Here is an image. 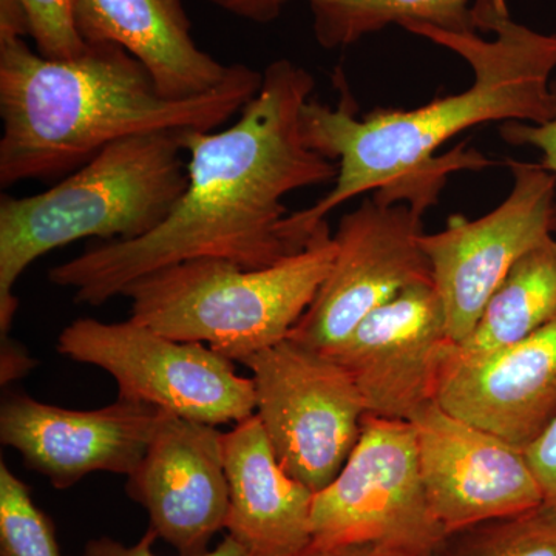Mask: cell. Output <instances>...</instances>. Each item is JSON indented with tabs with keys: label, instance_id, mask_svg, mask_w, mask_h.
Returning <instances> with one entry per match:
<instances>
[{
	"label": "cell",
	"instance_id": "21",
	"mask_svg": "<svg viewBox=\"0 0 556 556\" xmlns=\"http://www.w3.org/2000/svg\"><path fill=\"white\" fill-rule=\"evenodd\" d=\"M0 556H64L53 522L30 489L0 460Z\"/></svg>",
	"mask_w": 556,
	"mask_h": 556
},
{
	"label": "cell",
	"instance_id": "28",
	"mask_svg": "<svg viewBox=\"0 0 556 556\" xmlns=\"http://www.w3.org/2000/svg\"><path fill=\"white\" fill-rule=\"evenodd\" d=\"M298 556H375L369 548L358 546L318 547L311 546Z\"/></svg>",
	"mask_w": 556,
	"mask_h": 556
},
{
	"label": "cell",
	"instance_id": "11",
	"mask_svg": "<svg viewBox=\"0 0 556 556\" xmlns=\"http://www.w3.org/2000/svg\"><path fill=\"white\" fill-rule=\"evenodd\" d=\"M415 428L428 503L447 535L544 503L526 450L431 402Z\"/></svg>",
	"mask_w": 556,
	"mask_h": 556
},
{
	"label": "cell",
	"instance_id": "6",
	"mask_svg": "<svg viewBox=\"0 0 556 556\" xmlns=\"http://www.w3.org/2000/svg\"><path fill=\"white\" fill-rule=\"evenodd\" d=\"M311 533L318 547L437 556L448 535L428 503L412 422L365 417L345 466L314 493Z\"/></svg>",
	"mask_w": 556,
	"mask_h": 556
},
{
	"label": "cell",
	"instance_id": "2",
	"mask_svg": "<svg viewBox=\"0 0 556 556\" xmlns=\"http://www.w3.org/2000/svg\"><path fill=\"white\" fill-rule=\"evenodd\" d=\"M479 31L450 33L409 24L405 30L444 47L470 65L467 90L412 110L375 109L358 118L348 97L338 108L316 100L302 110L306 146L338 163V178L324 199L291 212L287 232L300 248L313 239L336 208L364 193L426 212L437 203L447 177L457 170L492 166L463 146L438 156V150L471 127L518 121L544 124L552 116V79L556 73V35L511 20L507 0H477Z\"/></svg>",
	"mask_w": 556,
	"mask_h": 556
},
{
	"label": "cell",
	"instance_id": "23",
	"mask_svg": "<svg viewBox=\"0 0 556 556\" xmlns=\"http://www.w3.org/2000/svg\"><path fill=\"white\" fill-rule=\"evenodd\" d=\"M552 116L544 124L518 123L508 121L500 126V135L511 146H530L543 155L541 166L556 175V73L552 79Z\"/></svg>",
	"mask_w": 556,
	"mask_h": 556
},
{
	"label": "cell",
	"instance_id": "12",
	"mask_svg": "<svg viewBox=\"0 0 556 556\" xmlns=\"http://www.w3.org/2000/svg\"><path fill=\"white\" fill-rule=\"evenodd\" d=\"M452 343L441 299L428 280L365 317L328 356L353 376L368 415L409 422L437 402Z\"/></svg>",
	"mask_w": 556,
	"mask_h": 556
},
{
	"label": "cell",
	"instance_id": "20",
	"mask_svg": "<svg viewBox=\"0 0 556 556\" xmlns=\"http://www.w3.org/2000/svg\"><path fill=\"white\" fill-rule=\"evenodd\" d=\"M445 556H556V506L538 507L457 532Z\"/></svg>",
	"mask_w": 556,
	"mask_h": 556
},
{
	"label": "cell",
	"instance_id": "18",
	"mask_svg": "<svg viewBox=\"0 0 556 556\" xmlns=\"http://www.w3.org/2000/svg\"><path fill=\"white\" fill-rule=\"evenodd\" d=\"M556 318V239L548 237L508 270L477 327L448 356L471 358L514 345Z\"/></svg>",
	"mask_w": 556,
	"mask_h": 556
},
{
	"label": "cell",
	"instance_id": "19",
	"mask_svg": "<svg viewBox=\"0 0 556 556\" xmlns=\"http://www.w3.org/2000/svg\"><path fill=\"white\" fill-rule=\"evenodd\" d=\"M325 50L346 49L386 30L424 24L450 33H481L470 0H303Z\"/></svg>",
	"mask_w": 556,
	"mask_h": 556
},
{
	"label": "cell",
	"instance_id": "10",
	"mask_svg": "<svg viewBox=\"0 0 556 556\" xmlns=\"http://www.w3.org/2000/svg\"><path fill=\"white\" fill-rule=\"evenodd\" d=\"M506 164L514 185L500 206L477 219L452 217L420 239L453 343L470 336L515 263L555 233L556 175L540 163Z\"/></svg>",
	"mask_w": 556,
	"mask_h": 556
},
{
	"label": "cell",
	"instance_id": "9",
	"mask_svg": "<svg viewBox=\"0 0 556 556\" xmlns=\"http://www.w3.org/2000/svg\"><path fill=\"white\" fill-rule=\"evenodd\" d=\"M424 212L372 193L340 219L336 257L308 311L288 339L331 354L369 314L402 291L431 280Z\"/></svg>",
	"mask_w": 556,
	"mask_h": 556
},
{
	"label": "cell",
	"instance_id": "1",
	"mask_svg": "<svg viewBox=\"0 0 556 556\" xmlns=\"http://www.w3.org/2000/svg\"><path fill=\"white\" fill-rule=\"evenodd\" d=\"M316 80L289 60L270 62L258 93L226 129L185 131L188 186L169 217L135 240L100 241L50 269L75 302L100 306L155 270L200 258L262 269L302 251L289 239L285 199L338 178L306 146L302 110ZM305 249V248H303Z\"/></svg>",
	"mask_w": 556,
	"mask_h": 556
},
{
	"label": "cell",
	"instance_id": "16",
	"mask_svg": "<svg viewBox=\"0 0 556 556\" xmlns=\"http://www.w3.org/2000/svg\"><path fill=\"white\" fill-rule=\"evenodd\" d=\"M228 535L249 556H298L313 544L314 492L278 463L257 415L223 438Z\"/></svg>",
	"mask_w": 556,
	"mask_h": 556
},
{
	"label": "cell",
	"instance_id": "24",
	"mask_svg": "<svg viewBox=\"0 0 556 556\" xmlns=\"http://www.w3.org/2000/svg\"><path fill=\"white\" fill-rule=\"evenodd\" d=\"M156 538L159 535L152 529H149L148 533L131 546H126V544L109 536L97 538V540L87 543L86 548H84V556H159L153 554L152 551ZM197 556H249V554L233 538L228 535L218 544L215 551Z\"/></svg>",
	"mask_w": 556,
	"mask_h": 556
},
{
	"label": "cell",
	"instance_id": "17",
	"mask_svg": "<svg viewBox=\"0 0 556 556\" xmlns=\"http://www.w3.org/2000/svg\"><path fill=\"white\" fill-rule=\"evenodd\" d=\"M87 43H115L137 58L170 100L217 89L230 65L201 50L182 0H73Z\"/></svg>",
	"mask_w": 556,
	"mask_h": 556
},
{
	"label": "cell",
	"instance_id": "8",
	"mask_svg": "<svg viewBox=\"0 0 556 556\" xmlns=\"http://www.w3.org/2000/svg\"><path fill=\"white\" fill-rule=\"evenodd\" d=\"M255 415L281 467L314 493L331 484L368 416L353 376L336 358L287 339L243 362Z\"/></svg>",
	"mask_w": 556,
	"mask_h": 556
},
{
	"label": "cell",
	"instance_id": "22",
	"mask_svg": "<svg viewBox=\"0 0 556 556\" xmlns=\"http://www.w3.org/2000/svg\"><path fill=\"white\" fill-rule=\"evenodd\" d=\"M27 14L36 50L49 60H72L87 49L76 28L73 0H17Z\"/></svg>",
	"mask_w": 556,
	"mask_h": 556
},
{
	"label": "cell",
	"instance_id": "14",
	"mask_svg": "<svg viewBox=\"0 0 556 556\" xmlns=\"http://www.w3.org/2000/svg\"><path fill=\"white\" fill-rule=\"evenodd\" d=\"M223 438L217 427L164 413L148 452L127 477V495L148 510L150 529L181 556L206 554L215 533L226 530Z\"/></svg>",
	"mask_w": 556,
	"mask_h": 556
},
{
	"label": "cell",
	"instance_id": "3",
	"mask_svg": "<svg viewBox=\"0 0 556 556\" xmlns=\"http://www.w3.org/2000/svg\"><path fill=\"white\" fill-rule=\"evenodd\" d=\"M25 36L0 27L2 188L70 175L135 135L218 130L262 87V72L232 64L217 89L170 100L123 47L87 43L79 56L49 60Z\"/></svg>",
	"mask_w": 556,
	"mask_h": 556
},
{
	"label": "cell",
	"instance_id": "26",
	"mask_svg": "<svg viewBox=\"0 0 556 556\" xmlns=\"http://www.w3.org/2000/svg\"><path fill=\"white\" fill-rule=\"evenodd\" d=\"M211 5L252 24H273L281 16L289 0H204Z\"/></svg>",
	"mask_w": 556,
	"mask_h": 556
},
{
	"label": "cell",
	"instance_id": "7",
	"mask_svg": "<svg viewBox=\"0 0 556 556\" xmlns=\"http://www.w3.org/2000/svg\"><path fill=\"white\" fill-rule=\"evenodd\" d=\"M58 353L102 369L115 379L118 397L170 415L226 426L255 415L251 378L211 346L166 338L138 321L84 317L62 329Z\"/></svg>",
	"mask_w": 556,
	"mask_h": 556
},
{
	"label": "cell",
	"instance_id": "13",
	"mask_svg": "<svg viewBox=\"0 0 556 556\" xmlns=\"http://www.w3.org/2000/svg\"><path fill=\"white\" fill-rule=\"evenodd\" d=\"M163 409L118 397L98 409H70L9 394L0 405V441L56 489L91 473L129 477L159 430Z\"/></svg>",
	"mask_w": 556,
	"mask_h": 556
},
{
	"label": "cell",
	"instance_id": "4",
	"mask_svg": "<svg viewBox=\"0 0 556 556\" xmlns=\"http://www.w3.org/2000/svg\"><path fill=\"white\" fill-rule=\"evenodd\" d=\"M185 131L135 135L102 149L53 188L0 200V334L14 287L36 260L84 239L135 240L159 228L188 186Z\"/></svg>",
	"mask_w": 556,
	"mask_h": 556
},
{
	"label": "cell",
	"instance_id": "15",
	"mask_svg": "<svg viewBox=\"0 0 556 556\" xmlns=\"http://www.w3.org/2000/svg\"><path fill=\"white\" fill-rule=\"evenodd\" d=\"M437 402L515 447L532 445L556 417V318L484 356L453 358L447 353Z\"/></svg>",
	"mask_w": 556,
	"mask_h": 556
},
{
	"label": "cell",
	"instance_id": "29",
	"mask_svg": "<svg viewBox=\"0 0 556 556\" xmlns=\"http://www.w3.org/2000/svg\"><path fill=\"white\" fill-rule=\"evenodd\" d=\"M555 233H556V225H555Z\"/></svg>",
	"mask_w": 556,
	"mask_h": 556
},
{
	"label": "cell",
	"instance_id": "27",
	"mask_svg": "<svg viewBox=\"0 0 556 556\" xmlns=\"http://www.w3.org/2000/svg\"><path fill=\"white\" fill-rule=\"evenodd\" d=\"M0 383L3 387L10 386L14 380L24 378L25 375L35 368V361L27 353L25 348L10 339V336L2 338V348H0Z\"/></svg>",
	"mask_w": 556,
	"mask_h": 556
},
{
	"label": "cell",
	"instance_id": "25",
	"mask_svg": "<svg viewBox=\"0 0 556 556\" xmlns=\"http://www.w3.org/2000/svg\"><path fill=\"white\" fill-rule=\"evenodd\" d=\"M526 456L543 490L544 501L556 506V417L547 430L526 448Z\"/></svg>",
	"mask_w": 556,
	"mask_h": 556
},
{
	"label": "cell",
	"instance_id": "5",
	"mask_svg": "<svg viewBox=\"0 0 556 556\" xmlns=\"http://www.w3.org/2000/svg\"><path fill=\"white\" fill-rule=\"evenodd\" d=\"M334 257V237L324 222L305 249L268 268L190 260L138 278L121 298L130 300L131 320L243 364L289 338Z\"/></svg>",
	"mask_w": 556,
	"mask_h": 556
}]
</instances>
